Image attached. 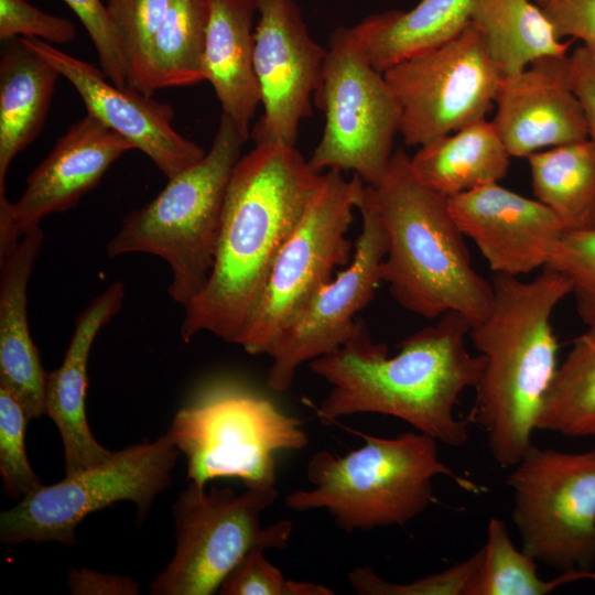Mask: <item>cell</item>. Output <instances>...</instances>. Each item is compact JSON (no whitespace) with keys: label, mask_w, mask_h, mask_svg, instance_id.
I'll list each match as a JSON object with an SVG mask.
<instances>
[{"label":"cell","mask_w":595,"mask_h":595,"mask_svg":"<svg viewBox=\"0 0 595 595\" xmlns=\"http://www.w3.org/2000/svg\"><path fill=\"white\" fill-rule=\"evenodd\" d=\"M132 149L130 141L89 113L72 125L28 176L17 202L0 195V257L45 216L75 206Z\"/></svg>","instance_id":"obj_16"},{"label":"cell","mask_w":595,"mask_h":595,"mask_svg":"<svg viewBox=\"0 0 595 595\" xmlns=\"http://www.w3.org/2000/svg\"><path fill=\"white\" fill-rule=\"evenodd\" d=\"M473 2L420 0L409 10L372 13L349 29L372 67L383 73L455 37L469 24Z\"/></svg>","instance_id":"obj_24"},{"label":"cell","mask_w":595,"mask_h":595,"mask_svg":"<svg viewBox=\"0 0 595 595\" xmlns=\"http://www.w3.org/2000/svg\"><path fill=\"white\" fill-rule=\"evenodd\" d=\"M537 201L566 232L595 229V144L587 138L527 156Z\"/></svg>","instance_id":"obj_27"},{"label":"cell","mask_w":595,"mask_h":595,"mask_svg":"<svg viewBox=\"0 0 595 595\" xmlns=\"http://www.w3.org/2000/svg\"><path fill=\"white\" fill-rule=\"evenodd\" d=\"M510 158L493 120L484 118L421 145L410 166L421 183L451 197L498 183Z\"/></svg>","instance_id":"obj_25"},{"label":"cell","mask_w":595,"mask_h":595,"mask_svg":"<svg viewBox=\"0 0 595 595\" xmlns=\"http://www.w3.org/2000/svg\"><path fill=\"white\" fill-rule=\"evenodd\" d=\"M167 432L186 458L187 479L199 485L230 477L247 488L275 486L277 454L309 443L300 419L231 380L203 388Z\"/></svg>","instance_id":"obj_7"},{"label":"cell","mask_w":595,"mask_h":595,"mask_svg":"<svg viewBox=\"0 0 595 595\" xmlns=\"http://www.w3.org/2000/svg\"><path fill=\"white\" fill-rule=\"evenodd\" d=\"M470 23L482 34L502 77L541 57L567 55L573 42L558 36L534 0H474Z\"/></svg>","instance_id":"obj_26"},{"label":"cell","mask_w":595,"mask_h":595,"mask_svg":"<svg viewBox=\"0 0 595 595\" xmlns=\"http://www.w3.org/2000/svg\"><path fill=\"white\" fill-rule=\"evenodd\" d=\"M564 275L581 318L595 322V229L565 232L545 266Z\"/></svg>","instance_id":"obj_34"},{"label":"cell","mask_w":595,"mask_h":595,"mask_svg":"<svg viewBox=\"0 0 595 595\" xmlns=\"http://www.w3.org/2000/svg\"><path fill=\"white\" fill-rule=\"evenodd\" d=\"M470 324L448 312L407 337L389 357L387 345L375 343L367 324L358 326L336 350L313 359L309 367L332 388L315 408L323 425L338 419L376 413L398 418L416 431L450 446L468 441L465 420L454 408L459 396L475 388L484 358L466 347Z\"/></svg>","instance_id":"obj_1"},{"label":"cell","mask_w":595,"mask_h":595,"mask_svg":"<svg viewBox=\"0 0 595 595\" xmlns=\"http://www.w3.org/2000/svg\"><path fill=\"white\" fill-rule=\"evenodd\" d=\"M67 581L71 593L75 595H136L139 593V584L130 577L100 573L87 567L72 569Z\"/></svg>","instance_id":"obj_40"},{"label":"cell","mask_w":595,"mask_h":595,"mask_svg":"<svg viewBox=\"0 0 595 595\" xmlns=\"http://www.w3.org/2000/svg\"><path fill=\"white\" fill-rule=\"evenodd\" d=\"M358 209L361 232L354 244L351 261L312 295L274 342L269 357L268 387L286 391L300 366L327 355L351 338L356 316L375 298L381 280L380 267L388 251L374 187L366 184Z\"/></svg>","instance_id":"obj_14"},{"label":"cell","mask_w":595,"mask_h":595,"mask_svg":"<svg viewBox=\"0 0 595 595\" xmlns=\"http://www.w3.org/2000/svg\"><path fill=\"white\" fill-rule=\"evenodd\" d=\"M278 495L275 486L238 495L190 482L172 505L174 556L151 583V594L210 595L250 551L286 549L293 530L289 520L261 524V513Z\"/></svg>","instance_id":"obj_8"},{"label":"cell","mask_w":595,"mask_h":595,"mask_svg":"<svg viewBox=\"0 0 595 595\" xmlns=\"http://www.w3.org/2000/svg\"><path fill=\"white\" fill-rule=\"evenodd\" d=\"M521 550L561 572L595 565V448L531 444L508 476Z\"/></svg>","instance_id":"obj_12"},{"label":"cell","mask_w":595,"mask_h":595,"mask_svg":"<svg viewBox=\"0 0 595 595\" xmlns=\"http://www.w3.org/2000/svg\"><path fill=\"white\" fill-rule=\"evenodd\" d=\"M255 0H212L204 68L223 113L250 138L260 93L255 72Z\"/></svg>","instance_id":"obj_22"},{"label":"cell","mask_w":595,"mask_h":595,"mask_svg":"<svg viewBox=\"0 0 595 595\" xmlns=\"http://www.w3.org/2000/svg\"><path fill=\"white\" fill-rule=\"evenodd\" d=\"M537 430L577 437L595 435V322L558 366Z\"/></svg>","instance_id":"obj_29"},{"label":"cell","mask_w":595,"mask_h":595,"mask_svg":"<svg viewBox=\"0 0 595 595\" xmlns=\"http://www.w3.org/2000/svg\"><path fill=\"white\" fill-rule=\"evenodd\" d=\"M43 238L39 226L0 257V385L15 396L30 420L45 414L46 372L26 311L28 284Z\"/></svg>","instance_id":"obj_21"},{"label":"cell","mask_w":595,"mask_h":595,"mask_svg":"<svg viewBox=\"0 0 595 595\" xmlns=\"http://www.w3.org/2000/svg\"><path fill=\"white\" fill-rule=\"evenodd\" d=\"M322 173L295 147L259 143L234 167L209 278L185 306L181 336L203 332L239 340L275 258L303 215Z\"/></svg>","instance_id":"obj_2"},{"label":"cell","mask_w":595,"mask_h":595,"mask_svg":"<svg viewBox=\"0 0 595 595\" xmlns=\"http://www.w3.org/2000/svg\"><path fill=\"white\" fill-rule=\"evenodd\" d=\"M372 187L388 237L381 280L392 298L426 320L456 312L470 327L480 323L490 312L494 286L472 266L448 197L415 177L402 149Z\"/></svg>","instance_id":"obj_4"},{"label":"cell","mask_w":595,"mask_h":595,"mask_svg":"<svg viewBox=\"0 0 595 595\" xmlns=\"http://www.w3.org/2000/svg\"><path fill=\"white\" fill-rule=\"evenodd\" d=\"M448 206L494 273L520 277L542 269L566 232L545 205L498 183L451 196Z\"/></svg>","instance_id":"obj_18"},{"label":"cell","mask_w":595,"mask_h":595,"mask_svg":"<svg viewBox=\"0 0 595 595\" xmlns=\"http://www.w3.org/2000/svg\"><path fill=\"white\" fill-rule=\"evenodd\" d=\"M358 433L365 444L344 456L320 450L306 465L313 489L288 494L285 507L303 512L325 509L346 531L405 526L435 501L433 480L445 476L472 494L485 488L444 464L437 441L416 432L396 437Z\"/></svg>","instance_id":"obj_5"},{"label":"cell","mask_w":595,"mask_h":595,"mask_svg":"<svg viewBox=\"0 0 595 595\" xmlns=\"http://www.w3.org/2000/svg\"><path fill=\"white\" fill-rule=\"evenodd\" d=\"M212 0H172L150 52L152 93L206 80L204 53Z\"/></svg>","instance_id":"obj_28"},{"label":"cell","mask_w":595,"mask_h":595,"mask_svg":"<svg viewBox=\"0 0 595 595\" xmlns=\"http://www.w3.org/2000/svg\"><path fill=\"white\" fill-rule=\"evenodd\" d=\"M13 37L65 44L75 40L76 28L69 20L43 12L25 0H0V40Z\"/></svg>","instance_id":"obj_37"},{"label":"cell","mask_w":595,"mask_h":595,"mask_svg":"<svg viewBox=\"0 0 595 595\" xmlns=\"http://www.w3.org/2000/svg\"><path fill=\"white\" fill-rule=\"evenodd\" d=\"M87 31L99 58L101 71L113 84L126 87L127 67L119 37L101 0H63Z\"/></svg>","instance_id":"obj_36"},{"label":"cell","mask_w":595,"mask_h":595,"mask_svg":"<svg viewBox=\"0 0 595 595\" xmlns=\"http://www.w3.org/2000/svg\"><path fill=\"white\" fill-rule=\"evenodd\" d=\"M121 281L111 283L77 316L62 365L46 372L45 414L55 423L64 446L65 475L99 464L113 452L101 446L87 422V364L98 332L120 311Z\"/></svg>","instance_id":"obj_20"},{"label":"cell","mask_w":595,"mask_h":595,"mask_svg":"<svg viewBox=\"0 0 595 595\" xmlns=\"http://www.w3.org/2000/svg\"><path fill=\"white\" fill-rule=\"evenodd\" d=\"M491 283L490 312L468 335L484 358L469 416L485 431L494 461L507 468L532 444L558 368L551 317L572 288L564 275L549 267L530 281L494 273Z\"/></svg>","instance_id":"obj_3"},{"label":"cell","mask_w":595,"mask_h":595,"mask_svg":"<svg viewBox=\"0 0 595 595\" xmlns=\"http://www.w3.org/2000/svg\"><path fill=\"white\" fill-rule=\"evenodd\" d=\"M253 64L263 112L253 125L255 144L295 147L302 119L322 82L327 48L310 35L294 0H255Z\"/></svg>","instance_id":"obj_15"},{"label":"cell","mask_w":595,"mask_h":595,"mask_svg":"<svg viewBox=\"0 0 595 595\" xmlns=\"http://www.w3.org/2000/svg\"><path fill=\"white\" fill-rule=\"evenodd\" d=\"M383 76L400 105L399 133L407 145L419 147L486 118L504 78L470 22Z\"/></svg>","instance_id":"obj_13"},{"label":"cell","mask_w":595,"mask_h":595,"mask_svg":"<svg viewBox=\"0 0 595 595\" xmlns=\"http://www.w3.org/2000/svg\"><path fill=\"white\" fill-rule=\"evenodd\" d=\"M571 84L584 110L588 139L595 144V58L583 46L570 55Z\"/></svg>","instance_id":"obj_39"},{"label":"cell","mask_w":595,"mask_h":595,"mask_svg":"<svg viewBox=\"0 0 595 595\" xmlns=\"http://www.w3.org/2000/svg\"><path fill=\"white\" fill-rule=\"evenodd\" d=\"M22 40L74 86L87 113L147 154L167 178L197 163L206 154L203 148L173 128L174 110L170 104L130 86L113 84L94 65L43 40Z\"/></svg>","instance_id":"obj_17"},{"label":"cell","mask_w":595,"mask_h":595,"mask_svg":"<svg viewBox=\"0 0 595 595\" xmlns=\"http://www.w3.org/2000/svg\"><path fill=\"white\" fill-rule=\"evenodd\" d=\"M366 183L342 171L321 175L303 215L281 247L258 305L239 340L251 355H269L274 342L321 285L345 268L354 247L347 231Z\"/></svg>","instance_id":"obj_9"},{"label":"cell","mask_w":595,"mask_h":595,"mask_svg":"<svg viewBox=\"0 0 595 595\" xmlns=\"http://www.w3.org/2000/svg\"><path fill=\"white\" fill-rule=\"evenodd\" d=\"M314 100L325 126L310 166L318 173L353 171L377 186L394 152L401 109L383 73L372 67L349 28L338 26L331 34Z\"/></svg>","instance_id":"obj_10"},{"label":"cell","mask_w":595,"mask_h":595,"mask_svg":"<svg viewBox=\"0 0 595 595\" xmlns=\"http://www.w3.org/2000/svg\"><path fill=\"white\" fill-rule=\"evenodd\" d=\"M262 549L247 553L221 582L220 595H333L321 584L286 580L263 555Z\"/></svg>","instance_id":"obj_35"},{"label":"cell","mask_w":595,"mask_h":595,"mask_svg":"<svg viewBox=\"0 0 595 595\" xmlns=\"http://www.w3.org/2000/svg\"><path fill=\"white\" fill-rule=\"evenodd\" d=\"M482 551L469 595H547L570 583L582 580L595 582L594 570L563 571L554 578L542 580L537 572V560L517 549L506 523L497 517L488 521Z\"/></svg>","instance_id":"obj_30"},{"label":"cell","mask_w":595,"mask_h":595,"mask_svg":"<svg viewBox=\"0 0 595 595\" xmlns=\"http://www.w3.org/2000/svg\"><path fill=\"white\" fill-rule=\"evenodd\" d=\"M29 416L15 398L0 385V473L7 493L24 497L42 484L25 453L24 433Z\"/></svg>","instance_id":"obj_33"},{"label":"cell","mask_w":595,"mask_h":595,"mask_svg":"<svg viewBox=\"0 0 595 595\" xmlns=\"http://www.w3.org/2000/svg\"><path fill=\"white\" fill-rule=\"evenodd\" d=\"M560 39L572 37L595 58V0H534Z\"/></svg>","instance_id":"obj_38"},{"label":"cell","mask_w":595,"mask_h":595,"mask_svg":"<svg viewBox=\"0 0 595 595\" xmlns=\"http://www.w3.org/2000/svg\"><path fill=\"white\" fill-rule=\"evenodd\" d=\"M493 119L509 154H530L588 138L571 84L570 56H545L504 77Z\"/></svg>","instance_id":"obj_19"},{"label":"cell","mask_w":595,"mask_h":595,"mask_svg":"<svg viewBox=\"0 0 595 595\" xmlns=\"http://www.w3.org/2000/svg\"><path fill=\"white\" fill-rule=\"evenodd\" d=\"M247 140L223 113L209 151L125 217L107 244L108 257L133 252L160 257L171 270L170 298L185 307L209 278L228 184Z\"/></svg>","instance_id":"obj_6"},{"label":"cell","mask_w":595,"mask_h":595,"mask_svg":"<svg viewBox=\"0 0 595 595\" xmlns=\"http://www.w3.org/2000/svg\"><path fill=\"white\" fill-rule=\"evenodd\" d=\"M172 0H107L125 57L128 86L152 96L150 52Z\"/></svg>","instance_id":"obj_31"},{"label":"cell","mask_w":595,"mask_h":595,"mask_svg":"<svg viewBox=\"0 0 595 595\" xmlns=\"http://www.w3.org/2000/svg\"><path fill=\"white\" fill-rule=\"evenodd\" d=\"M178 450L166 432L143 441L106 461L65 475L61 482L24 496L0 515L4 543L56 541L76 544L75 530L89 513L120 500H130L143 519L154 498L172 480Z\"/></svg>","instance_id":"obj_11"},{"label":"cell","mask_w":595,"mask_h":595,"mask_svg":"<svg viewBox=\"0 0 595 595\" xmlns=\"http://www.w3.org/2000/svg\"><path fill=\"white\" fill-rule=\"evenodd\" d=\"M482 556L479 549L466 560L441 572L407 583L386 581L366 564L348 573V583L359 595H469Z\"/></svg>","instance_id":"obj_32"},{"label":"cell","mask_w":595,"mask_h":595,"mask_svg":"<svg viewBox=\"0 0 595 595\" xmlns=\"http://www.w3.org/2000/svg\"><path fill=\"white\" fill-rule=\"evenodd\" d=\"M1 43L0 195H4L8 169L41 132L61 74L22 37Z\"/></svg>","instance_id":"obj_23"}]
</instances>
